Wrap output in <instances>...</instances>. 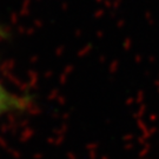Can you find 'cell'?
<instances>
[{"label": "cell", "mask_w": 159, "mask_h": 159, "mask_svg": "<svg viewBox=\"0 0 159 159\" xmlns=\"http://www.w3.org/2000/svg\"><path fill=\"white\" fill-rule=\"evenodd\" d=\"M7 37V32H6V30L2 27V26H0V41L1 40H4Z\"/></svg>", "instance_id": "cell-2"}, {"label": "cell", "mask_w": 159, "mask_h": 159, "mask_svg": "<svg viewBox=\"0 0 159 159\" xmlns=\"http://www.w3.org/2000/svg\"><path fill=\"white\" fill-rule=\"evenodd\" d=\"M29 106V98L11 92L0 79V118L11 112H18Z\"/></svg>", "instance_id": "cell-1"}]
</instances>
